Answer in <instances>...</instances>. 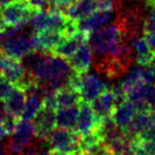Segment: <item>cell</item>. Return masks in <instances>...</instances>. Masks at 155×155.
Returning <instances> with one entry per match:
<instances>
[{"instance_id":"6da1fadb","label":"cell","mask_w":155,"mask_h":155,"mask_svg":"<svg viewBox=\"0 0 155 155\" xmlns=\"http://www.w3.org/2000/svg\"><path fill=\"white\" fill-rule=\"evenodd\" d=\"M68 84L79 93L81 101L89 104H91L107 89V84H104L97 75L88 72L82 74L73 72L70 76Z\"/></svg>"},{"instance_id":"7a4b0ae2","label":"cell","mask_w":155,"mask_h":155,"mask_svg":"<svg viewBox=\"0 0 155 155\" xmlns=\"http://www.w3.org/2000/svg\"><path fill=\"white\" fill-rule=\"evenodd\" d=\"M45 141L51 150L70 155H81L84 151L80 136L74 130H68L58 127L50 133Z\"/></svg>"},{"instance_id":"3957f363","label":"cell","mask_w":155,"mask_h":155,"mask_svg":"<svg viewBox=\"0 0 155 155\" xmlns=\"http://www.w3.org/2000/svg\"><path fill=\"white\" fill-rule=\"evenodd\" d=\"M38 12L27 0H17L0 10V20L5 28H23Z\"/></svg>"},{"instance_id":"277c9868","label":"cell","mask_w":155,"mask_h":155,"mask_svg":"<svg viewBox=\"0 0 155 155\" xmlns=\"http://www.w3.org/2000/svg\"><path fill=\"white\" fill-rule=\"evenodd\" d=\"M34 140H36L34 124L31 120L19 119L15 132L10 135L8 140L4 143V148L8 152L19 154L31 147Z\"/></svg>"},{"instance_id":"5b68a950","label":"cell","mask_w":155,"mask_h":155,"mask_svg":"<svg viewBox=\"0 0 155 155\" xmlns=\"http://www.w3.org/2000/svg\"><path fill=\"white\" fill-rule=\"evenodd\" d=\"M37 49L31 36L25 34H16L1 39L0 41V53L10 56L15 59H23L29 54L36 52Z\"/></svg>"},{"instance_id":"8992f818","label":"cell","mask_w":155,"mask_h":155,"mask_svg":"<svg viewBox=\"0 0 155 155\" xmlns=\"http://www.w3.org/2000/svg\"><path fill=\"white\" fill-rule=\"evenodd\" d=\"M71 19L59 8H53L48 11H39L32 19L34 32L43 30H60L64 31L65 27Z\"/></svg>"},{"instance_id":"52a82bcc","label":"cell","mask_w":155,"mask_h":155,"mask_svg":"<svg viewBox=\"0 0 155 155\" xmlns=\"http://www.w3.org/2000/svg\"><path fill=\"white\" fill-rule=\"evenodd\" d=\"M100 119L95 114L91 104L84 101L80 102L75 132L80 137H84L100 131Z\"/></svg>"},{"instance_id":"ba28073f","label":"cell","mask_w":155,"mask_h":155,"mask_svg":"<svg viewBox=\"0 0 155 155\" xmlns=\"http://www.w3.org/2000/svg\"><path fill=\"white\" fill-rule=\"evenodd\" d=\"M0 75L13 86L19 87L27 77V70L21 60L0 53Z\"/></svg>"},{"instance_id":"9c48e42d","label":"cell","mask_w":155,"mask_h":155,"mask_svg":"<svg viewBox=\"0 0 155 155\" xmlns=\"http://www.w3.org/2000/svg\"><path fill=\"white\" fill-rule=\"evenodd\" d=\"M56 110L42 106L34 118L35 135L39 140H45L56 127Z\"/></svg>"},{"instance_id":"30bf717a","label":"cell","mask_w":155,"mask_h":155,"mask_svg":"<svg viewBox=\"0 0 155 155\" xmlns=\"http://www.w3.org/2000/svg\"><path fill=\"white\" fill-rule=\"evenodd\" d=\"M67 38L64 32L60 30H43L40 32H34L32 39L37 51L51 52L60 42Z\"/></svg>"},{"instance_id":"8fae6325","label":"cell","mask_w":155,"mask_h":155,"mask_svg":"<svg viewBox=\"0 0 155 155\" xmlns=\"http://www.w3.org/2000/svg\"><path fill=\"white\" fill-rule=\"evenodd\" d=\"M117 104V97L115 94L113 87L107 86L104 92H102L97 98L91 102L92 109L97 115L98 118L101 119L111 116L113 110Z\"/></svg>"},{"instance_id":"7c38bea8","label":"cell","mask_w":155,"mask_h":155,"mask_svg":"<svg viewBox=\"0 0 155 155\" xmlns=\"http://www.w3.org/2000/svg\"><path fill=\"white\" fill-rule=\"evenodd\" d=\"M113 19H114V12H104L96 10L89 16L77 20L78 29L79 31L92 33L93 31L110 25Z\"/></svg>"},{"instance_id":"4fadbf2b","label":"cell","mask_w":155,"mask_h":155,"mask_svg":"<svg viewBox=\"0 0 155 155\" xmlns=\"http://www.w3.org/2000/svg\"><path fill=\"white\" fill-rule=\"evenodd\" d=\"M72 71L78 74L89 72L92 63V50L89 42L82 43L75 51V53L68 59Z\"/></svg>"},{"instance_id":"5bb4252c","label":"cell","mask_w":155,"mask_h":155,"mask_svg":"<svg viewBox=\"0 0 155 155\" xmlns=\"http://www.w3.org/2000/svg\"><path fill=\"white\" fill-rule=\"evenodd\" d=\"M135 114H136V109H135L133 102L126 98L121 102L116 104L111 114V117H112L114 124L119 129H121V131H124L131 123Z\"/></svg>"},{"instance_id":"9a60e30c","label":"cell","mask_w":155,"mask_h":155,"mask_svg":"<svg viewBox=\"0 0 155 155\" xmlns=\"http://www.w3.org/2000/svg\"><path fill=\"white\" fill-rule=\"evenodd\" d=\"M97 10V0H75L62 11L70 19L80 20Z\"/></svg>"},{"instance_id":"2e32d148","label":"cell","mask_w":155,"mask_h":155,"mask_svg":"<svg viewBox=\"0 0 155 155\" xmlns=\"http://www.w3.org/2000/svg\"><path fill=\"white\" fill-rule=\"evenodd\" d=\"M28 98L25 99V104L21 113L20 119L22 120H33L43 106V97L40 88L27 93Z\"/></svg>"},{"instance_id":"e0dca14e","label":"cell","mask_w":155,"mask_h":155,"mask_svg":"<svg viewBox=\"0 0 155 155\" xmlns=\"http://www.w3.org/2000/svg\"><path fill=\"white\" fill-rule=\"evenodd\" d=\"M55 102L56 110H57V109L79 106V104L81 102V98L75 89L67 84L55 91Z\"/></svg>"},{"instance_id":"ac0fdd59","label":"cell","mask_w":155,"mask_h":155,"mask_svg":"<svg viewBox=\"0 0 155 155\" xmlns=\"http://www.w3.org/2000/svg\"><path fill=\"white\" fill-rule=\"evenodd\" d=\"M25 97H27V93L23 89L16 86L13 87V90L6 98L5 104L8 114L20 119L21 113H22L25 104V99H27Z\"/></svg>"},{"instance_id":"d6986e66","label":"cell","mask_w":155,"mask_h":155,"mask_svg":"<svg viewBox=\"0 0 155 155\" xmlns=\"http://www.w3.org/2000/svg\"><path fill=\"white\" fill-rule=\"evenodd\" d=\"M78 111H79V106L57 109V112H56V126L59 127V128H64L68 129V130L75 131Z\"/></svg>"},{"instance_id":"ffe728a7","label":"cell","mask_w":155,"mask_h":155,"mask_svg":"<svg viewBox=\"0 0 155 155\" xmlns=\"http://www.w3.org/2000/svg\"><path fill=\"white\" fill-rule=\"evenodd\" d=\"M135 53H136V63L138 65L146 67L153 60L155 53L149 47L145 37H137L133 41Z\"/></svg>"},{"instance_id":"44dd1931","label":"cell","mask_w":155,"mask_h":155,"mask_svg":"<svg viewBox=\"0 0 155 155\" xmlns=\"http://www.w3.org/2000/svg\"><path fill=\"white\" fill-rule=\"evenodd\" d=\"M18 120H19V118H17V117L13 116V115H11L8 113L5 118H4L3 121L1 123L2 127H3L4 131H5V133H6V135H11L15 132V129H16Z\"/></svg>"},{"instance_id":"7402d4cb","label":"cell","mask_w":155,"mask_h":155,"mask_svg":"<svg viewBox=\"0 0 155 155\" xmlns=\"http://www.w3.org/2000/svg\"><path fill=\"white\" fill-rule=\"evenodd\" d=\"M13 84L0 75V100H5L13 90Z\"/></svg>"},{"instance_id":"603a6c76","label":"cell","mask_w":155,"mask_h":155,"mask_svg":"<svg viewBox=\"0 0 155 155\" xmlns=\"http://www.w3.org/2000/svg\"><path fill=\"white\" fill-rule=\"evenodd\" d=\"M143 32V33L155 32V5L152 6L151 12H150L149 16L145 18Z\"/></svg>"},{"instance_id":"cb8c5ba5","label":"cell","mask_w":155,"mask_h":155,"mask_svg":"<svg viewBox=\"0 0 155 155\" xmlns=\"http://www.w3.org/2000/svg\"><path fill=\"white\" fill-rule=\"evenodd\" d=\"M27 1L30 5L36 8L37 11H48L54 8L49 2V0H27Z\"/></svg>"},{"instance_id":"d4e9b609","label":"cell","mask_w":155,"mask_h":155,"mask_svg":"<svg viewBox=\"0 0 155 155\" xmlns=\"http://www.w3.org/2000/svg\"><path fill=\"white\" fill-rule=\"evenodd\" d=\"M74 1H75V0H49V2L54 8H57L61 11L67 8L69 5H71Z\"/></svg>"},{"instance_id":"484cf974","label":"cell","mask_w":155,"mask_h":155,"mask_svg":"<svg viewBox=\"0 0 155 155\" xmlns=\"http://www.w3.org/2000/svg\"><path fill=\"white\" fill-rule=\"evenodd\" d=\"M145 35V39L148 42L149 47L151 48V50L155 53V32H150V33H143Z\"/></svg>"},{"instance_id":"4316f807","label":"cell","mask_w":155,"mask_h":155,"mask_svg":"<svg viewBox=\"0 0 155 155\" xmlns=\"http://www.w3.org/2000/svg\"><path fill=\"white\" fill-rule=\"evenodd\" d=\"M8 115V110H6L5 104H3V100H0V124L3 121L5 116Z\"/></svg>"},{"instance_id":"83f0119b","label":"cell","mask_w":155,"mask_h":155,"mask_svg":"<svg viewBox=\"0 0 155 155\" xmlns=\"http://www.w3.org/2000/svg\"><path fill=\"white\" fill-rule=\"evenodd\" d=\"M14 1H17V0H0V10L5 8V6L8 5V4L13 3Z\"/></svg>"},{"instance_id":"f1b7e54d","label":"cell","mask_w":155,"mask_h":155,"mask_svg":"<svg viewBox=\"0 0 155 155\" xmlns=\"http://www.w3.org/2000/svg\"><path fill=\"white\" fill-rule=\"evenodd\" d=\"M33 145H34V143H33ZM33 145H32V146H33ZM32 146H31V147L28 148V152H25V151H23V152H21V153H19L18 155H39L36 151H33V150L31 149Z\"/></svg>"},{"instance_id":"f546056e","label":"cell","mask_w":155,"mask_h":155,"mask_svg":"<svg viewBox=\"0 0 155 155\" xmlns=\"http://www.w3.org/2000/svg\"><path fill=\"white\" fill-rule=\"evenodd\" d=\"M98 155H118V154H115V153H113L112 151H110V150H108L106 147H104V149L101 150V152H100Z\"/></svg>"},{"instance_id":"4dcf8cb0","label":"cell","mask_w":155,"mask_h":155,"mask_svg":"<svg viewBox=\"0 0 155 155\" xmlns=\"http://www.w3.org/2000/svg\"><path fill=\"white\" fill-rule=\"evenodd\" d=\"M49 154L50 155H70L67 153H63V152H59V151H55V150H49Z\"/></svg>"},{"instance_id":"1f68e13d","label":"cell","mask_w":155,"mask_h":155,"mask_svg":"<svg viewBox=\"0 0 155 155\" xmlns=\"http://www.w3.org/2000/svg\"><path fill=\"white\" fill-rule=\"evenodd\" d=\"M4 136H6V133H5V131H4L3 127H2V124H0V140H1V139L3 138Z\"/></svg>"},{"instance_id":"d6a6232c","label":"cell","mask_w":155,"mask_h":155,"mask_svg":"<svg viewBox=\"0 0 155 155\" xmlns=\"http://www.w3.org/2000/svg\"><path fill=\"white\" fill-rule=\"evenodd\" d=\"M5 25H3V23L1 22V20H0V37L2 36V35H4V32H5Z\"/></svg>"},{"instance_id":"836d02e7","label":"cell","mask_w":155,"mask_h":155,"mask_svg":"<svg viewBox=\"0 0 155 155\" xmlns=\"http://www.w3.org/2000/svg\"><path fill=\"white\" fill-rule=\"evenodd\" d=\"M5 152H6V150H5V148H4V146L0 143V155H4Z\"/></svg>"},{"instance_id":"e575fe53","label":"cell","mask_w":155,"mask_h":155,"mask_svg":"<svg viewBox=\"0 0 155 155\" xmlns=\"http://www.w3.org/2000/svg\"><path fill=\"white\" fill-rule=\"evenodd\" d=\"M81 155H96V154H94V153H92V152H90V151H84L81 153Z\"/></svg>"},{"instance_id":"d590c367","label":"cell","mask_w":155,"mask_h":155,"mask_svg":"<svg viewBox=\"0 0 155 155\" xmlns=\"http://www.w3.org/2000/svg\"><path fill=\"white\" fill-rule=\"evenodd\" d=\"M4 155H11V154H10V152L6 151V152H5V154H4Z\"/></svg>"},{"instance_id":"8d00e7d4","label":"cell","mask_w":155,"mask_h":155,"mask_svg":"<svg viewBox=\"0 0 155 155\" xmlns=\"http://www.w3.org/2000/svg\"><path fill=\"white\" fill-rule=\"evenodd\" d=\"M152 111H154V112H155V108H154V109H153V110H152Z\"/></svg>"}]
</instances>
